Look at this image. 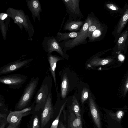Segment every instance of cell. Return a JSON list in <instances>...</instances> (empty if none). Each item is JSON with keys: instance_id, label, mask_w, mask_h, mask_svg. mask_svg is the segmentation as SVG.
<instances>
[{"instance_id": "27", "label": "cell", "mask_w": 128, "mask_h": 128, "mask_svg": "<svg viewBox=\"0 0 128 128\" xmlns=\"http://www.w3.org/2000/svg\"><path fill=\"white\" fill-rule=\"evenodd\" d=\"M10 111L6 105L4 103L3 98L1 95L0 96V113L6 114H8Z\"/></svg>"}, {"instance_id": "20", "label": "cell", "mask_w": 128, "mask_h": 128, "mask_svg": "<svg viewBox=\"0 0 128 128\" xmlns=\"http://www.w3.org/2000/svg\"><path fill=\"white\" fill-rule=\"evenodd\" d=\"M80 33V31L77 32H71L63 33L60 32L57 34L55 37L58 42L62 40H65L71 38H74L77 36Z\"/></svg>"}, {"instance_id": "33", "label": "cell", "mask_w": 128, "mask_h": 128, "mask_svg": "<svg viewBox=\"0 0 128 128\" xmlns=\"http://www.w3.org/2000/svg\"><path fill=\"white\" fill-rule=\"evenodd\" d=\"M118 58L120 61H122L124 60V58L122 55L120 54L118 56Z\"/></svg>"}, {"instance_id": "31", "label": "cell", "mask_w": 128, "mask_h": 128, "mask_svg": "<svg viewBox=\"0 0 128 128\" xmlns=\"http://www.w3.org/2000/svg\"><path fill=\"white\" fill-rule=\"evenodd\" d=\"M7 14L2 13L0 14V18L1 20H3L5 19L8 16Z\"/></svg>"}, {"instance_id": "8", "label": "cell", "mask_w": 128, "mask_h": 128, "mask_svg": "<svg viewBox=\"0 0 128 128\" xmlns=\"http://www.w3.org/2000/svg\"><path fill=\"white\" fill-rule=\"evenodd\" d=\"M54 110L52 102L51 93L49 94L47 102L41 114V126L42 128L50 126L51 122L54 118Z\"/></svg>"}, {"instance_id": "35", "label": "cell", "mask_w": 128, "mask_h": 128, "mask_svg": "<svg viewBox=\"0 0 128 128\" xmlns=\"http://www.w3.org/2000/svg\"><path fill=\"white\" fill-rule=\"evenodd\" d=\"M126 87L127 88H128V82L127 83L126 85Z\"/></svg>"}, {"instance_id": "5", "label": "cell", "mask_w": 128, "mask_h": 128, "mask_svg": "<svg viewBox=\"0 0 128 128\" xmlns=\"http://www.w3.org/2000/svg\"><path fill=\"white\" fill-rule=\"evenodd\" d=\"M27 78L19 74H13L1 76L0 82L7 85L11 89H19L22 88L26 82Z\"/></svg>"}, {"instance_id": "22", "label": "cell", "mask_w": 128, "mask_h": 128, "mask_svg": "<svg viewBox=\"0 0 128 128\" xmlns=\"http://www.w3.org/2000/svg\"><path fill=\"white\" fill-rule=\"evenodd\" d=\"M110 60L109 59L100 58L96 56L90 61L88 66L89 67H90L104 65L108 63Z\"/></svg>"}, {"instance_id": "34", "label": "cell", "mask_w": 128, "mask_h": 128, "mask_svg": "<svg viewBox=\"0 0 128 128\" xmlns=\"http://www.w3.org/2000/svg\"><path fill=\"white\" fill-rule=\"evenodd\" d=\"M60 128H66L65 126H64L61 122H59Z\"/></svg>"}, {"instance_id": "23", "label": "cell", "mask_w": 128, "mask_h": 128, "mask_svg": "<svg viewBox=\"0 0 128 128\" xmlns=\"http://www.w3.org/2000/svg\"><path fill=\"white\" fill-rule=\"evenodd\" d=\"M68 87V82L67 76L65 74L64 75L61 86L62 97L64 98L66 96Z\"/></svg>"}, {"instance_id": "6", "label": "cell", "mask_w": 128, "mask_h": 128, "mask_svg": "<svg viewBox=\"0 0 128 128\" xmlns=\"http://www.w3.org/2000/svg\"><path fill=\"white\" fill-rule=\"evenodd\" d=\"M35 103L34 101L30 106L22 110L10 111L7 118L8 124L16 126L20 124L23 117L32 114L34 111Z\"/></svg>"}, {"instance_id": "3", "label": "cell", "mask_w": 128, "mask_h": 128, "mask_svg": "<svg viewBox=\"0 0 128 128\" xmlns=\"http://www.w3.org/2000/svg\"><path fill=\"white\" fill-rule=\"evenodd\" d=\"M39 80L38 77L32 78L25 88L23 93L14 107V111L20 110L30 106Z\"/></svg>"}, {"instance_id": "12", "label": "cell", "mask_w": 128, "mask_h": 128, "mask_svg": "<svg viewBox=\"0 0 128 128\" xmlns=\"http://www.w3.org/2000/svg\"><path fill=\"white\" fill-rule=\"evenodd\" d=\"M28 9L32 12V17L35 22L36 17L40 20V13L42 10L40 4L38 0H26Z\"/></svg>"}, {"instance_id": "29", "label": "cell", "mask_w": 128, "mask_h": 128, "mask_svg": "<svg viewBox=\"0 0 128 128\" xmlns=\"http://www.w3.org/2000/svg\"><path fill=\"white\" fill-rule=\"evenodd\" d=\"M88 90L86 88H84L82 91L81 96V102L82 104L88 99Z\"/></svg>"}, {"instance_id": "19", "label": "cell", "mask_w": 128, "mask_h": 128, "mask_svg": "<svg viewBox=\"0 0 128 128\" xmlns=\"http://www.w3.org/2000/svg\"><path fill=\"white\" fill-rule=\"evenodd\" d=\"M71 112L70 118L68 120L69 128H82L81 117Z\"/></svg>"}, {"instance_id": "4", "label": "cell", "mask_w": 128, "mask_h": 128, "mask_svg": "<svg viewBox=\"0 0 128 128\" xmlns=\"http://www.w3.org/2000/svg\"><path fill=\"white\" fill-rule=\"evenodd\" d=\"M8 16L12 18L14 22L17 24L21 30L24 28L27 32L29 36L31 37L34 32V28L28 16L22 10H16L10 8L6 10Z\"/></svg>"}, {"instance_id": "25", "label": "cell", "mask_w": 128, "mask_h": 128, "mask_svg": "<svg viewBox=\"0 0 128 128\" xmlns=\"http://www.w3.org/2000/svg\"><path fill=\"white\" fill-rule=\"evenodd\" d=\"M66 104V102L61 106L58 114L55 118L53 121L50 128H57L58 124L59 123V121L60 117L62 110H63Z\"/></svg>"}, {"instance_id": "26", "label": "cell", "mask_w": 128, "mask_h": 128, "mask_svg": "<svg viewBox=\"0 0 128 128\" xmlns=\"http://www.w3.org/2000/svg\"><path fill=\"white\" fill-rule=\"evenodd\" d=\"M71 108L76 115L81 117L80 107L78 103L76 98H74L73 100Z\"/></svg>"}, {"instance_id": "24", "label": "cell", "mask_w": 128, "mask_h": 128, "mask_svg": "<svg viewBox=\"0 0 128 128\" xmlns=\"http://www.w3.org/2000/svg\"><path fill=\"white\" fill-rule=\"evenodd\" d=\"M106 8L113 12H124V10L121 9L116 4L111 2H107L105 4Z\"/></svg>"}, {"instance_id": "2", "label": "cell", "mask_w": 128, "mask_h": 128, "mask_svg": "<svg viewBox=\"0 0 128 128\" xmlns=\"http://www.w3.org/2000/svg\"><path fill=\"white\" fill-rule=\"evenodd\" d=\"M52 78L48 74L44 78L35 96L34 111L42 110L50 94L51 93Z\"/></svg>"}, {"instance_id": "9", "label": "cell", "mask_w": 128, "mask_h": 128, "mask_svg": "<svg viewBox=\"0 0 128 128\" xmlns=\"http://www.w3.org/2000/svg\"><path fill=\"white\" fill-rule=\"evenodd\" d=\"M42 46L48 54H51L52 52L55 51L63 58H66L68 57V56L64 52L56 38L53 36L45 37Z\"/></svg>"}, {"instance_id": "17", "label": "cell", "mask_w": 128, "mask_h": 128, "mask_svg": "<svg viewBox=\"0 0 128 128\" xmlns=\"http://www.w3.org/2000/svg\"><path fill=\"white\" fill-rule=\"evenodd\" d=\"M48 59L50 66V70L53 78L56 87V84L55 71L57 63L58 61L63 59V58L51 54H48Z\"/></svg>"}, {"instance_id": "32", "label": "cell", "mask_w": 128, "mask_h": 128, "mask_svg": "<svg viewBox=\"0 0 128 128\" xmlns=\"http://www.w3.org/2000/svg\"><path fill=\"white\" fill-rule=\"evenodd\" d=\"M20 124H19L17 126H14L8 124L6 128H20Z\"/></svg>"}, {"instance_id": "21", "label": "cell", "mask_w": 128, "mask_h": 128, "mask_svg": "<svg viewBox=\"0 0 128 128\" xmlns=\"http://www.w3.org/2000/svg\"><path fill=\"white\" fill-rule=\"evenodd\" d=\"M102 24L99 19L95 16L93 13L92 23L88 28L87 32L88 37L94 31L100 27Z\"/></svg>"}, {"instance_id": "11", "label": "cell", "mask_w": 128, "mask_h": 128, "mask_svg": "<svg viewBox=\"0 0 128 128\" xmlns=\"http://www.w3.org/2000/svg\"><path fill=\"white\" fill-rule=\"evenodd\" d=\"M124 10V13L112 32L115 38L114 42H117L128 21V5H125Z\"/></svg>"}, {"instance_id": "36", "label": "cell", "mask_w": 128, "mask_h": 128, "mask_svg": "<svg viewBox=\"0 0 128 128\" xmlns=\"http://www.w3.org/2000/svg\"><path fill=\"white\" fill-rule=\"evenodd\" d=\"M50 126H48L45 127V128H50Z\"/></svg>"}, {"instance_id": "16", "label": "cell", "mask_w": 128, "mask_h": 128, "mask_svg": "<svg viewBox=\"0 0 128 128\" xmlns=\"http://www.w3.org/2000/svg\"><path fill=\"white\" fill-rule=\"evenodd\" d=\"M89 106L91 114L95 124L98 128H101L99 113L94 100L91 97L89 99Z\"/></svg>"}, {"instance_id": "13", "label": "cell", "mask_w": 128, "mask_h": 128, "mask_svg": "<svg viewBox=\"0 0 128 128\" xmlns=\"http://www.w3.org/2000/svg\"><path fill=\"white\" fill-rule=\"evenodd\" d=\"M107 30L106 26L104 24L94 31L88 36L89 42L100 40L104 38Z\"/></svg>"}, {"instance_id": "10", "label": "cell", "mask_w": 128, "mask_h": 128, "mask_svg": "<svg viewBox=\"0 0 128 128\" xmlns=\"http://www.w3.org/2000/svg\"><path fill=\"white\" fill-rule=\"evenodd\" d=\"M20 59L8 63L0 68V75L8 74L16 71L28 65L33 60L27 59L22 60Z\"/></svg>"}, {"instance_id": "1", "label": "cell", "mask_w": 128, "mask_h": 128, "mask_svg": "<svg viewBox=\"0 0 128 128\" xmlns=\"http://www.w3.org/2000/svg\"><path fill=\"white\" fill-rule=\"evenodd\" d=\"M93 14L92 12L91 14L88 15L84 25L79 30L80 33L77 36L73 39L64 40L59 43L64 52L66 50L72 49L76 46L87 44L86 39L88 37V30L92 23Z\"/></svg>"}, {"instance_id": "14", "label": "cell", "mask_w": 128, "mask_h": 128, "mask_svg": "<svg viewBox=\"0 0 128 128\" xmlns=\"http://www.w3.org/2000/svg\"><path fill=\"white\" fill-rule=\"evenodd\" d=\"M114 48L120 51L126 49L128 47V26L118 38Z\"/></svg>"}, {"instance_id": "30", "label": "cell", "mask_w": 128, "mask_h": 128, "mask_svg": "<svg viewBox=\"0 0 128 128\" xmlns=\"http://www.w3.org/2000/svg\"><path fill=\"white\" fill-rule=\"evenodd\" d=\"M124 114V112L123 111L120 110L118 111L114 114L116 120H120Z\"/></svg>"}, {"instance_id": "28", "label": "cell", "mask_w": 128, "mask_h": 128, "mask_svg": "<svg viewBox=\"0 0 128 128\" xmlns=\"http://www.w3.org/2000/svg\"><path fill=\"white\" fill-rule=\"evenodd\" d=\"M8 115L0 113V128H4L8 124L7 118Z\"/></svg>"}, {"instance_id": "7", "label": "cell", "mask_w": 128, "mask_h": 128, "mask_svg": "<svg viewBox=\"0 0 128 128\" xmlns=\"http://www.w3.org/2000/svg\"><path fill=\"white\" fill-rule=\"evenodd\" d=\"M69 17L67 22L80 21L84 16L79 8L80 0H62Z\"/></svg>"}, {"instance_id": "15", "label": "cell", "mask_w": 128, "mask_h": 128, "mask_svg": "<svg viewBox=\"0 0 128 128\" xmlns=\"http://www.w3.org/2000/svg\"><path fill=\"white\" fill-rule=\"evenodd\" d=\"M42 111L40 110L38 111H34L27 123V128H42L41 114Z\"/></svg>"}, {"instance_id": "18", "label": "cell", "mask_w": 128, "mask_h": 128, "mask_svg": "<svg viewBox=\"0 0 128 128\" xmlns=\"http://www.w3.org/2000/svg\"><path fill=\"white\" fill-rule=\"evenodd\" d=\"M84 23L83 21H71L66 22L64 25L63 30L72 32L78 31L82 27Z\"/></svg>"}]
</instances>
